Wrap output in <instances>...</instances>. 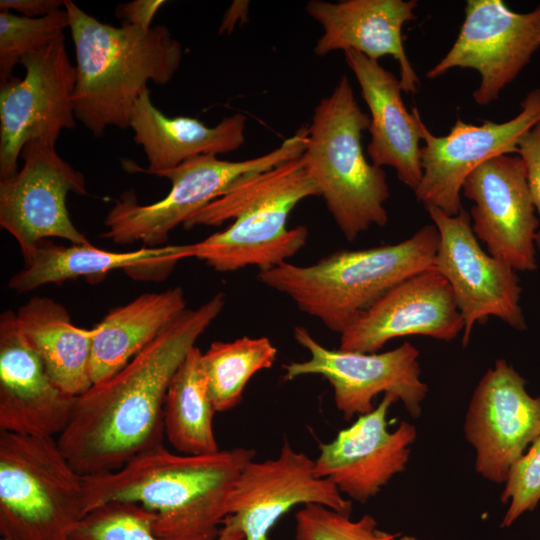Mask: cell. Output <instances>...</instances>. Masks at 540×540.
<instances>
[{"instance_id":"cell-1","label":"cell","mask_w":540,"mask_h":540,"mask_svg":"<svg viewBox=\"0 0 540 540\" xmlns=\"http://www.w3.org/2000/svg\"><path fill=\"white\" fill-rule=\"evenodd\" d=\"M225 305L217 293L186 309L121 370L76 397L58 444L82 476L119 469L163 444L164 403L178 367Z\"/></svg>"},{"instance_id":"cell-2","label":"cell","mask_w":540,"mask_h":540,"mask_svg":"<svg viewBox=\"0 0 540 540\" xmlns=\"http://www.w3.org/2000/svg\"><path fill=\"white\" fill-rule=\"evenodd\" d=\"M255 456L247 447L187 455L157 445L117 470L83 476L85 513L112 502L134 503L153 513L161 540H216L235 483Z\"/></svg>"},{"instance_id":"cell-3","label":"cell","mask_w":540,"mask_h":540,"mask_svg":"<svg viewBox=\"0 0 540 540\" xmlns=\"http://www.w3.org/2000/svg\"><path fill=\"white\" fill-rule=\"evenodd\" d=\"M76 56L75 118L95 137L108 127L129 128L132 109L149 81L169 83L182 58L181 43L164 25L142 29L102 23L65 0Z\"/></svg>"},{"instance_id":"cell-4","label":"cell","mask_w":540,"mask_h":540,"mask_svg":"<svg viewBox=\"0 0 540 540\" xmlns=\"http://www.w3.org/2000/svg\"><path fill=\"white\" fill-rule=\"evenodd\" d=\"M319 196L301 156L250 176L193 214L183 225L231 224L195 243L183 244V256L204 261L216 271L248 266L266 270L293 257L306 244L305 226L288 228L291 211L302 200Z\"/></svg>"},{"instance_id":"cell-5","label":"cell","mask_w":540,"mask_h":540,"mask_svg":"<svg viewBox=\"0 0 540 540\" xmlns=\"http://www.w3.org/2000/svg\"><path fill=\"white\" fill-rule=\"evenodd\" d=\"M438 245V230L428 224L397 243L339 250L307 266L286 261L259 271L257 279L341 334L394 286L433 268Z\"/></svg>"},{"instance_id":"cell-6","label":"cell","mask_w":540,"mask_h":540,"mask_svg":"<svg viewBox=\"0 0 540 540\" xmlns=\"http://www.w3.org/2000/svg\"><path fill=\"white\" fill-rule=\"evenodd\" d=\"M369 125L370 116L360 108L343 75L315 107L301 156L308 178L348 241L388 222L385 171L367 161L362 147V132Z\"/></svg>"},{"instance_id":"cell-7","label":"cell","mask_w":540,"mask_h":540,"mask_svg":"<svg viewBox=\"0 0 540 540\" xmlns=\"http://www.w3.org/2000/svg\"><path fill=\"white\" fill-rule=\"evenodd\" d=\"M85 516L83 476L57 438L0 431L1 540H71Z\"/></svg>"},{"instance_id":"cell-8","label":"cell","mask_w":540,"mask_h":540,"mask_svg":"<svg viewBox=\"0 0 540 540\" xmlns=\"http://www.w3.org/2000/svg\"><path fill=\"white\" fill-rule=\"evenodd\" d=\"M307 141V127H301L262 156L243 161L199 156L162 171L156 176L170 180L168 194L157 202L139 204L133 189L125 191L107 212L101 236L122 245L164 246L171 231L240 181L302 156Z\"/></svg>"},{"instance_id":"cell-9","label":"cell","mask_w":540,"mask_h":540,"mask_svg":"<svg viewBox=\"0 0 540 540\" xmlns=\"http://www.w3.org/2000/svg\"><path fill=\"white\" fill-rule=\"evenodd\" d=\"M296 342L309 358L284 364L283 379L318 375L328 381L337 410L346 420L371 412L380 394L394 395L411 417L417 418L428 394L421 380L419 351L409 342L385 352L361 353L329 349L301 326L293 328Z\"/></svg>"},{"instance_id":"cell-10","label":"cell","mask_w":540,"mask_h":540,"mask_svg":"<svg viewBox=\"0 0 540 540\" xmlns=\"http://www.w3.org/2000/svg\"><path fill=\"white\" fill-rule=\"evenodd\" d=\"M20 64L24 77L0 84V179L18 172L26 143L40 140L55 145L63 129L75 126L76 70L64 34L24 56Z\"/></svg>"},{"instance_id":"cell-11","label":"cell","mask_w":540,"mask_h":540,"mask_svg":"<svg viewBox=\"0 0 540 540\" xmlns=\"http://www.w3.org/2000/svg\"><path fill=\"white\" fill-rule=\"evenodd\" d=\"M426 209L439 233L433 268L449 283L463 318L462 345L468 344L475 323L490 316L525 330L518 276L508 263L482 248L469 213L462 209L451 216L437 207Z\"/></svg>"},{"instance_id":"cell-12","label":"cell","mask_w":540,"mask_h":540,"mask_svg":"<svg viewBox=\"0 0 540 540\" xmlns=\"http://www.w3.org/2000/svg\"><path fill=\"white\" fill-rule=\"evenodd\" d=\"M20 158L18 172L0 179V225L16 239L22 255L50 238L89 244L73 224L66 203L69 193L87 194L84 174L44 141L26 143Z\"/></svg>"},{"instance_id":"cell-13","label":"cell","mask_w":540,"mask_h":540,"mask_svg":"<svg viewBox=\"0 0 540 540\" xmlns=\"http://www.w3.org/2000/svg\"><path fill=\"white\" fill-rule=\"evenodd\" d=\"M539 48L540 3L518 13L502 0H468L455 42L426 78H438L453 68L474 69L481 80L472 97L486 106L498 99Z\"/></svg>"},{"instance_id":"cell-14","label":"cell","mask_w":540,"mask_h":540,"mask_svg":"<svg viewBox=\"0 0 540 540\" xmlns=\"http://www.w3.org/2000/svg\"><path fill=\"white\" fill-rule=\"evenodd\" d=\"M307 504L352 512V501L331 481L317 476L315 460L284 439L277 457L253 459L241 471L222 529L238 532L244 540H270L271 530L285 514Z\"/></svg>"},{"instance_id":"cell-15","label":"cell","mask_w":540,"mask_h":540,"mask_svg":"<svg viewBox=\"0 0 540 540\" xmlns=\"http://www.w3.org/2000/svg\"><path fill=\"white\" fill-rule=\"evenodd\" d=\"M512 119L481 125L459 117L446 136H435L420 119L422 178L414 191L425 208L454 216L462 209L461 190L467 176L483 162L502 154H518L521 137L540 121V88L528 92Z\"/></svg>"},{"instance_id":"cell-16","label":"cell","mask_w":540,"mask_h":540,"mask_svg":"<svg viewBox=\"0 0 540 540\" xmlns=\"http://www.w3.org/2000/svg\"><path fill=\"white\" fill-rule=\"evenodd\" d=\"M505 359H497L479 380L464 420V435L475 450V470L505 483L511 468L540 435V395Z\"/></svg>"},{"instance_id":"cell-17","label":"cell","mask_w":540,"mask_h":540,"mask_svg":"<svg viewBox=\"0 0 540 540\" xmlns=\"http://www.w3.org/2000/svg\"><path fill=\"white\" fill-rule=\"evenodd\" d=\"M461 195L474 203L469 213L472 230L490 255L515 271L537 268L539 219L518 154L498 155L480 164L465 179Z\"/></svg>"},{"instance_id":"cell-18","label":"cell","mask_w":540,"mask_h":540,"mask_svg":"<svg viewBox=\"0 0 540 540\" xmlns=\"http://www.w3.org/2000/svg\"><path fill=\"white\" fill-rule=\"evenodd\" d=\"M397 401L385 394L371 412L320 446L317 476L331 481L351 501L368 502L409 462L416 427L402 421L395 430L388 429L387 415Z\"/></svg>"},{"instance_id":"cell-19","label":"cell","mask_w":540,"mask_h":540,"mask_svg":"<svg viewBox=\"0 0 540 540\" xmlns=\"http://www.w3.org/2000/svg\"><path fill=\"white\" fill-rule=\"evenodd\" d=\"M463 318L447 280L434 268L394 286L341 334L339 349L376 353L398 337L449 342L463 332Z\"/></svg>"},{"instance_id":"cell-20","label":"cell","mask_w":540,"mask_h":540,"mask_svg":"<svg viewBox=\"0 0 540 540\" xmlns=\"http://www.w3.org/2000/svg\"><path fill=\"white\" fill-rule=\"evenodd\" d=\"M76 397L60 390L24 339L16 312L0 316V431L58 437Z\"/></svg>"},{"instance_id":"cell-21","label":"cell","mask_w":540,"mask_h":540,"mask_svg":"<svg viewBox=\"0 0 540 540\" xmlns=\"http://www.w3.org/2000/svg\"><path fill=\"white\" fill-rule=\"evenodd\" d=\"M416 0H311L307 14L323 28L313 52L355 50L373 61L392 56L400 68V85L407 94L418 92L420 81L403 46L402 27L417 19Z\"/></svg>"},{"instance_id":"cell-22","label":"cell","mask_w":540,"mask_h":540,"mask_svg":"<svg viewBox=\"0 0 540 540\" xmlns=\"http://www.w3.org/2000/svg\"><path fill=\"white\" fill-rule=\"evenodd\" d=\"M344 56L370 111L367 154L372 164L393 167L397 178L415 191L422 178L421 117L417 107L408 112L399 79L378 61L355 50L345 51Z\"/></svg>"},{"instance_id":"cell-23","label":"cell","mask_w":540,"mask_h":540,"mask_svg":"<svg viewBox=\"0 0 540 540\" xmlns=\"http://www.w3.org/2000/svg\"><path fill=\"white\" fill-rule=\"evenodd\" d=\"M246 116L224 117L208 127L194 117H169L152 102L146 87L132 109L129 127L135 143L142 146L148 161L143 168L133 161H122L128 172L158 173L177 167L199 156H217L239 149L245 142Z\"/></svg>"},{"instance_id":"cell-24","label":"cell","mask_w":540,"mask_h":540,"mask_svg":"<svg viewBox=\"0 0 540 540\" xmlns=\"http://www.w3.org/2000/svg\"><path fill=\"white\" fill-rule=\"evenodd\" d=\"M23 257L24 268L13 275L8 284L19 293L78 278L99 282L118 269L137 279H163L183 260L182 245L143 246L134 251L114 252L91 243L63 246L49 240L40 242Z\"/></svg>"},{"instance_id":"cell-25","label":"cell","mask_w":540,"mask_h":540,"mask_svg":"<svg viewBox=\"0 0 540 540\" xmlns=\"http://www.w3.org/2000/svg\"><path fill=\"white\" fill-rule=\"evenodd\" d=\"M181 287L144 293L112 308L92 328L90 376L92 384L121 370L186 310Z\"/></svg>"},{"instance_id":"cell-26","label":"cell","mask_w":540,"mask_h":540,"mask_svg":"<svg viewBox=\"0 0 540 540\" xmlns=\"http://www.w3.org/2000/svg\"><path fill=\"white\" fill-rule=\"evenodd\" d=\"M16 317L24 339L60 390L78 397L93 385L92 329L75 326L67 309L49 297L30 298L18 308Z\"/></svg>"},{"instance_id":"cell-27","label":"cell","mask_w":540,"mask_h":540,"mask_svg":"<svg viewBox=\"0 0 540 540\" xmlns=\"http://www.w3.org/2000/svg\"><path fill=\"white\" fill-rule=\"evenodd\" d=\"M202 353L197 346L189 351L165 398L164 436L181 454L202 455L220 450L213 427L216 410L209 395Z\"/></svg>"},{"instance_id":"cell-28","label":"cell","mask_w":540,"mask_h":540,"mask_svg":"<svg viewBox=\"0 0 540 540\" xmlns=\"http://www.w3.org/2000/svg\"><path fill=\"white\" fill-rule=\"evenodd\" d=\"M277 354V348L267 337L243 336L212 342L202 353V364L216 412L237 406L250 379L271 368Z\"/></svg>"},{"instance_id":"cell-29","label":"cell","mask_w":540,"mask_h":540,"mask_svg":"<svg viewBox=\"0 0 540 540\" xmlns=\"http://www.w3.org/2000/svg\"><path fill=\"white\" fill-rule=\"evenodd\" d=\"M69 28L66 10L42 17H27L0 11V84L14 77L22 58L45 48Z\"/></svg>"},{"instance_id":"cell-30","label":"cell","mask_w":540,"mask_h":540,"mask_svg":"<svg viewBox=\"0 0 540 540\" xmlns=\"http://www.w3.org/2000/svg\"><path fill=\"white\" fill-rule=\"evenodd\" d=\"M154 515L140 505L112 502L88 513L71 540H161L153 531ZM216 540H244L238 532L221 529Z\"/></svg>"},{"instance_id":"cell-31","label":"cell","mask_w":540,"mask_h":540,"mask_svg":"<svg viewBox=\"0 0 540 540\" xmlns=\"http://www.w3.org/2000/svg\"><path fill=\"white\" fill-rule=\"evenodd\" d=\"M320 504L304 505L295 515L296 540H390L369 514L357 520Z\"/></svg>"},{"instance_id":"cell-32","label":"cell","mask_w":540,"mask_h":540,"mask_svg":"<svg viewBox=\"0 0 540 540\" xmlns=\"http://www.w3.org/2000/svg\"><path fill=\"white\" fill-rule=\"evenodd\" d=\"M500 499L502 503H508L501 528L511 526L540 503V435L511 468Z\"/></svg>"},{"instance_id":"cell-33","label":"cell","mask_w":540,"mask_h":540,"mask_svg":"<svg viewBox=\"0 0 540 540\" xmlns=\"http://www.w3.org/2000/svg\"><path fill=\"white\" fill-rule=\"evenodd\" d=\"M518 155L525 164L531 197L539 215L535 245L540 252V121L521 137Z\"/></svg>"},{"instance_id":"cell-34","label":"cell","mask_w":540,"mask_h":540,"mask_svg":"<svg viewBox=\"0 0 540 540\" xmlns=\"http://www.w3.org/2000/svg\"><path fill=\"white\" fill-rule=\"evenodd\" d=\"M164 4L163 0H134L119 5L116 15L122 19V23L149 29L152 27L153 18Z\"/></svg>"},{"instance_id":"cell-35","label":"cell","mask_w":540,"mask_h":540,"mask_svg":"<svg viewBox=\"0 0 540 540\" xmlns=\"http://www.w3.org/2000/svg\"><path fill=\"white\" fill-rule=\"evenodd\" d=\"M65 0H1L0 11H16L27 17H42L64 8Z\"/></svg>"},{"instance_id":"cell-36","label":"cell","mask_w":540,"mask_h":540,"mask_svg":"<svg viewBox=\"0 0 540 540\" xmlns=\"http://www.w3.org/2000/svg\"><path fill=\"white\" fill-rule=\"evenodd\" d=\"M390 540H417V538L411 535L394 534Z\"/></svg>"},{"instance_id":"cell-37","label":"cell","mask_w":540,"mask_h":540,"mask_svg":"<svg viewBox=\"0 0 540 540\" xmlns=\"http://www.w3.org/2000/svg\"><path fill=\"white\" fill-rule=\"evenodd\" d=\"M1 540V539H0Z\"/></svg>"}]
</instances>
